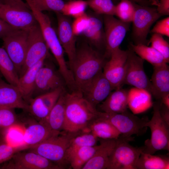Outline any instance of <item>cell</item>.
<instances>
[{
    "mask_svg": "<svg viewBox=\"0 0 169 169\" xmlns=\"http://www.w3.org/2000/svg\"><path fill=\"white\" fill-rule=\"evenodd\" d=\"M2 76V75L0 73V76Z\"/></svg>",
    "mask_w": 169,
    "mask_h": 169,
    "instance_id": "11a10c76",
    "label": "cell"
},
{
    "mask_svg": "<svg viewBox=\"0 0 169 169\" xmlns=\"http://www.w3.org/2000/svg\"><path fill=\"white\" fill-rule=\"evenodd\" d=\"M0 73L7 82L17 86L19 78L18 72L5 49L0 47Z\"/></svg>",
    "mask_w": 169,
    "mask_h": 169,
    "instance_id": "4dcf8cb0",
    "label": "cell"
},
{
    "mask_svg": "<svg viewBox=\"0 0 169 169\" xmlns=\"http://www.w3.org/2000/svg\"><path fill=\"white\" fill-rule=\"evenodd\" d=\"M127 58L123 84L146 90L151 94V81L144 69L145 60L129 48L127 50Z\"/></svg>",
    "mask_w": 169,
    "mask_h": 169,
    "instance_id": "30bf717a",
    "label": "cell"
},
{
    "mask_svg": "<svg viewBox=\"0 0 169 169\" xmlns=\"http://www.w3.org/2000/svg\"><path fill=\"white\" fill-rule=\"evenodd\" d=\"M135 13L133 2L129 0H120L115 7V15L126 23L132 22Z\"/></svg>",
    "mask_w": 169,
    "mask_h": 169,
    "instance_id": "74e56055",
    "label": "cell"
},
{
    "mask_svg": "<svg viewBox=\"0 0 169 169\" xmlns=\"http://www.w3.org/2000/svg\"></svg>",
    "mask_w": 169,
    "mask_h": 169,
    "instance_id": "9f6ffc18",
    "label": "cell"
},
{
    "mask_svg": "<svg viewBox=\"0 0 169 169\" xmlns=\"http://www.w3.org/2000/svg\"><path fill=\"white\" fill-rule=\"evenodd\" d=\"M14 109L0 108V136H5L8 130L17 121Z\"/></svg>",
    "mask_w": 169,
    "mask_h": 169,
    "instance_id": "f35d334b",
    "label": "cell"
},
{
    "mask_svg": "<svg viewBox=\"0 0 169 169\" xmlns=\"http://www.w3.org/2000/svg\"><path fill=\"white\" fill-rule=\"evenodd\" d=\"M159 112L160 115L163 120L169 125V109L161 103Z\"/></svg>",
    "mask_w": 169,
    "mask_h": 169,
    "instance_id": "c3c4849f",
    "label": "cell"
},
{
    "mask_svg": "<svg viewBox=\"0 0 169 169\" xmlns=\"http://www.w3.org/2000/svg\"><path fill=\"white\" fill-rule=\"evenodd\" d=\"M151 81V94L156 99L161 100L169 93V66L167 63L154 66Z\"/></svg>",
    "mask_w": 169,
    "mask_h": 169,
    "instance_id": "7402d4cb",
    "label": "cell"
},
{
    "mask_svg": "<svg viewBox=\"0 0 169 169\" xmlns=\"http://www.w3.org/2000/svg\"><path fill=\"white\" fill-rule=\"evenodd\" d=\"M55 13L58 21L57 34L64 53L68 56L69 68L75 55L76 36L73 32L72 21L70 17L60 13Z\"/></svg>",
    "mask_w": 169,
    "mask_h": 169,
    "instance_id": "e0dca14e",
    "label": "cell"
},
{
    "mask_svg": "<svg viewBox=\"0 0 169 169\" xmlns=\"http://www.w3.org/2000/svg\"><path fill=\"white\" fill-rule=\"evenodd\" d=\"M88 14L89 23L81 35L91 47L104 54L105 41L103 15L93 12Z\"/></svg>",
    "mask_w": 169,
    "mask_h": 169,
    "instance_id": "d6986e66",
    "label": "cell"
},
{
    "mask_svg": "<svg viewBox=\"0 0 169 169\" xmlns=\"http://www.w3.org/2000/svg\"><path fill=\"white\" fill-rule=\"evenodd\" d=\"M150 33L169 37V17L157 21Z\"/></svg>",
    "mask_w": 169,
    "mask_h": 169,
    "instance_id": "ee69618b",
    "label": "cell"
},
{
    "mask_svg": "<svg viewBox=\"0 0 169 169\" xmlns=\"http://www.w3.org/2000/svg\"><path fill=\"white\" fill-rule=\"evenodd\" d=\"M28 110L39 122H46L50 110L45 106L39 96L33 98L28 103Z\"/></svg>",
    "mask_w": 169,
    "mask_h": 169,
    "instance_id": "e575fe53",
    "label": "cell"
},
{
    "mask_svg": "<svg viewBox=\"0 0 169 169\" xmlns=\"http://www.w3.org/2000/svg\"><path fill=\"white\" fill-rule=\"evenodd\" d=\"M41 29L43 37L54 56L61 73L66 72L69 69L64 57V52L59 40L56 32L53 28L49 16L40 11L31 8Z\"/></svg>",
    "mask_w": 169,
    "mask_h": 169,
    "instance_id": "8992f818",
    "label": "cell"
},
{
    "mask_svg": "<svg viewBox=\"0 0 169 169\" xmlns=\"http://www.w3.org/2000/svg\"><path fill=\"white\" fill-rule=\"evenodd\" d=\"M116 139H100L99 148L82 169H107L110 158L115 145Z\"/></svg>",
    "mask_w": 169,
    "mask_h": 169,
    "instance_id": "44dd1931",
    "label": "cell"
},
{
    "mask_svg": "<svg viewBox=\"0 0 169 169\" xmlns=\"http://www.w3.org/2000/svg\"><path fill=\"white\" fill-rule=\"evenodd\" d=\"M161 100L153 103V116L145 125L150 129V139L145 141L144 146L140 147L141 152L153 154L159 150H169V125L161 117L159 112Z\"/></svg>",
    "mask_w": 169,
    "mask_h": 169,
    "instance_id": "277c9868",
    "label": "cell"
},
{
    "mask_svg": "<svg viewBox=\"0 0 169 169\" xmlns=\"http://www.w3.org/2000/svg\"><path fill=\"white\" fill-rule=\"evenodd\" d=\"M38 70L32 98L59 88H65V81L59 70L47 60Z\"/></svg>",
    "mask_w": 169,
    "mask_h": 169,
    "instance_id": "8fae6325",
    "label": "cell"
},
{
    "mask_svg": "<svg viewBox=\"0 0 169 169\" xmlns=\"http://www.w3.org/2000/svg\"><path fill=\"white\" fill-rule=\"evenodd\" d=\"M65 117L62 131L79 134L90 132L91 122L100 117L102 112L86 99L79 90L65 92Z\"/></svg>",
    "mask_w": 169,
    "mask_h": 169,
    "instance_id": "6da1fadb",
    "label": "cell"
},
{
    "mask_svg": "<svg viewBox=\"0 0 169 169\" xmlns=\"http://www.w3.org/2000/svg\"><path fill=\"white\" fill-rule=\"evenodd\" d=\"M49 50L38 23L29 29L25 58L19 74V77L40 60L47 58Z\"/></svg>",
    "mask_w": 169,
    "mask_h": 169,
    "instance_id": "ba28073f",
    "label": "cell"
},
{
    "mask_svg": "<svg viewBox=\"0 0 169 169\" xmlns=\"http://www.w3.org/2000/svg\"><path fill=\"white\" fill-rule=\"evenodd\" d=\"M5 136H0V144L1 143L6 141H5Z\"/></svg>",
    "mask_w": 169,
    "mask_h": 169,
    "instance_id": "f5cc1de1",
    "label": "cell"
},
{
    "mask_svg": "<svg viewBox=\"0 0 169 169\" xmlns=\"http://www.w3.org/2000/svg\"><path fill=\"white\" fill-rule=\"evenodd\" d=\"M127 58V50L118 48L112 53L103 68V73L113 90L121 88L123 84Z\"/></svg>",
    "mask_w": 169,
    "mask_h": 169,
    "instance_id": "9a60e30c",
    "label": "cell"
},
{
    "mask_svg": "<svg viewBox=\"0 0 169 169\" xmlns=\"http://www.w3.org/2000/svg\"><path fill=\"white\" fill-rule=\"evenodd\" d=\"M151 3L152 5L157 7L159 5V2L157 0H148Z\"/></svg>",
    "mask_w": 169,
    "mask_h": 169,
    "instance_id": "816d5d0a",
    "label": "cell"
},
{
    "mask_svg": "<svg viewBox=\"0 0 169 169\" xmlns=\"http://www.w3.org/2000/svg\"><path fill=\"white\" fill-rule=\"evenodd\" d=\"M102 116L110 122L124 136L141 135L147 129L145 124L149 120L147 118H140L127 110L119 114L102 112Z\"/></svg>",
    "mask_w": 169,
    "mask_h": 169,
    "instance_id": "9c48e42d",
    "label": "cell"
},
{
    "mask_svg": "<svg viewBox=\"0 0 169 169\" xmlns=\"http://www.w3.org/2000/svg\"><path fill=\"white\" fill-rule=\"evenodd\" d=\"M98 138L91 132L80 133L72 139L64 156L65 158L77 149L85 146L97 145Z\"/></svg>",
    "mask_w": 169,
    "mask_h": 169,
    "instance_id": "d6a6232c",
    "label": "cell"
},
{
    "mask_svg": "<svg viewBox=\"0 0 169 169\" xmlns=\"http://www.w3.org/2000/svg\"><path fill=\"white\" fill-rule=\"evenodd\" d=\"M135 13L133 23L132 36L135 44H143L148 46L149 41L147 39L152 25L161 16L156 8L142 6L133 2Z\"/></svg>",
    "mask_w": 169,
    "mask_h": 169,
    "instance_id": "5b68a950",
    "label": "cell"
},
{
    "mask_svg": "<svg viewBox=\"0 0 169 169\" xmlns=\"http://www.w3.org/2000/svg\"><path fill=\"white\" fill-rule=\"evenodd\" d=\"M87 6L86 1L70 0L65 3L61 13L75 18L84 14Z\"/></svg>",
    "mask_w": 169,
    "mask_h": 169,
    "instance_id": "8d00e7d4",
    "label": "cell"
},
{
    "mask_svg": "<svg viewBox=\"0 0 169 169\" xmlns=\"http://www.w3.org/2000/svg\"><path fill=\"white\" fill-rule=\"evenodd\" d=\"M17 29L0 18V38H3Z\"/></svg>",
    "mask_w": 169,
    "mask_h": 169,
    "instance_id": "7dc6e473",
    "label": "cell"
},
{
    "mask_svg": "<svg viewBox=\"0 0 169 169\" xmlns=\"http://www.w3.org/2000/svg\"><path fill=\"white\" fill-rule=\"evenodd\" d=\"M99 146H85L77 149L65 158V165L69 164L73 169H82L94 156Z\"/></svg>",
    "mask_w": 169,
    "mask_h": 169,
    "instance_id": "f1b7e54d",
    "label": "cell"
},
{
    "mask_svg": "<svg viewBox=\"0 0 169 169\" xmlns=\"http://www.w3.org/2000/svg\"><path fill=\"white\" fill-rule=\"evenodd\" d=\"M28 149L25 145L12 146L6 141L0 144V164L10 160L17 152Z\"/></svg>",
    "mask_w": 169,
    "mask_h": 169,
    "instance_id": "60d3db41",
    "label": "cell"
},
{
    "mask_svg": "<svg viewBox=\"0 0 169 169\" xmlns=\"http://www.w3.org/2000/svg\"><path fill=\"white\" fill-rule=\"evenodd\" d=\"M79 134L62 131L29 148L30 151L37 153L65 168L64 158L67 150L72 139Z\"/></svg>",
    "mask_w": 169,
    "mask_h": 169,
    "instance_id": "3957f363",
    "label": "cell"
},
{
    "mask_svg": "<svg viewBox=\"0 0 169 169\" xmlns=\"http://www.w3.org/2000/svg\"><path fill=\"white\" fill-rule=\"evenodd\" d=\"M151 96L146 90L132 88L128 91V106L135 114L144 111L153 105Z\"/></svg>",
    "mask_w": 169,
    "mask_h": 169,
    "instance_id": "484cf974",
    "label": "cell"
},
{
    "mask_svg": "<svg viewBox=\"0 0 169 169\" xmlns=\"http://www.w3.org/2000/svg\"><path fill=\"white\" fill-rule=\"evenodd\" d=\"M4 2L3 0H0V5L3 4Z\"/></svg>",
    "mask_w": 169,
    "mask_h": 169,
    "instance_id": "db71d44e",
    "label": "cell"
},
{
    "mask_svg": "<svg viewBox=\"0 0 169 169\" xmlns=\"http://www.w3.org/2000/svg\"><path fill=\"white\" fill-rule=\"evenodd\" d=\"M30 8L39 11L61 13L65 3L63 0H25Z\"/></svg>",
    "mask_w": 169,
    "mask_h": 169,
    "instance_id": "836d02e7",
    "label": "cell"
},
{
    "mask_svg": "<svg viewBox=\"0 0 169 169\" xmlns=\"http://www.w3.org/2000/svg\"><path fill=\"white\" fill-rule=\"evenodd\" d=\"M95 119L89 127L91 132L98 138L102 139H116L121 135L116 128L102 116Z\"/></svg>",
    "mask_w": 169,
    "mask_h": 169,
    "instance_id": "4316f807",
    "label": "cell"
},
{
    "mask_svg": "<svg viewBox=\"0 0 169 169\" xmlns=\"http://www.w3.org/2000/svg\"><path fill=\"white\" fill-rule=\"evenodd\" d=\"M132 137L120 135L110 158L107 169H136L135 166L141 154L140 148L135 147L129 142Z\"/></svg>",
    "mask_w": 169,
    "mask_h": 169,
    "instance_id": "52a82bcc",
    "label": "cell"
},
{
    "mask_svg": "<svg viewBox=\"0 0 169 169\" xmlns=\"http://www.w3.org/2000/svg\"><path fill=\"white\" fill-rule=\"evenodd\" d=\"M16 153L1 168L5 169H63V167L35 152Z\"/></svg>",
    "mask_w": 169,
    "mask_h": 169,
    "instance_id": "5bb4252c",
    "label": "cell"
},
{
    "mask_svg": "<svg viewBox=\"0 0 169 169\" xmlns=\"http://www.w3.org/2000/svg\"><path fill=\"white\" fill-rule=\"evenodd\" d=\"M104 54L85 41L76 46L75 55L69 69L79 89L103 70L107 61Z\"/></svg>",
    "mask_w": 169,
    "mask_h": 169,
    "instance_id": "7a4b0ae2",
    "label": "cell"
},
{
    "mask_svg": "<svg viewBox=\"0 0 169 169\" xmlns=\"http://www.w3.org/2000/svg\"><path fill=\"white\" fill-rule=\"evenodd\" d=\"M84 98L93 105H97L104 100L113 88L101 71L79 89Z\"/></svg>",
    "mask_w": 169,
    "mask_h": 169,
    "instance_id": "2e32d148",
    "label": "cell"
},
{
    "mask_svg": "<svg viewBox=\"0 0 169 169\" xmlns=\"http://www.w3.org/2000/svg\"><path fill=\"white\" fill-rule=\"evenodd\" d=\"M135 168L136 169H169V157L154 155L141 151Z\"/></svg>",
    "mask_w": 169,
    "mask_h": 169,
    "instance_id": "f546056e",
    "label": "cell"
},
{
    "mask_svg": "<svg viewBox=\"0 0 169 169\" xmlns=\"http://www.w3.org/2000/svg\"><path fill=\"white\" fill-rule=\"evenodd\" d=\"M65 88H60L39 96L45 106L50 111L56 104Z\"/></svg>",
    "mask_w": 169,
    "mask_h": 169,
    "instance_id": "b9f144b4",
    "label": "cell"
},
{
    "mask_svg": "<svg viewBox=\"0 0 169 169\" xmlns=\"http://www.w3.org/2000/svg\"><path fill=\"white\" fill-rule=\"evenodd\" d=\"M88 6L98 14L115 15V7L112 0H87Z\"/></svg>",
    "mask_w": 169,
    "mask_h": 169,
    "instance_id": "d590c367",
    "label": "cell"
},
{
    "mask_svg": "<svg viewBox=\"0 0 169 169\" xmlns=\"http://www.w3.org/2000/svg\"><path fill=\"white\" fill-rule=\"evenodd\" d=\"M0 76V108L28 110V104L24 100L17 86L6 82Z\"/></svg>",
    "mask_w": 169,
    "mask_h": 169,
    "instance_id": "ffe728a7",
    "label": "cell"
},
{
    "mask_svg": "<svg viewBox=\"0 0 169 169\" xmlns=\"http://www.w3.org/2000/svg\"><path fill=\"white\" fill-rule=\"evenodd\" d=\"M149 41L151 46L158 51L163 56L166 63L169 62V44L162 35L152 33Z\"/></svg>",
    "mask_w": 169,
    "mask_h": 169,
    "instance_id": "ab89813d",
    "label": "cell"
},
{
    "mask_svg": "<svg viewBox=\"0 0 169 169\" xmlns=\"http://www.w3.org/2000/svg\"><path fill=\"white\" fill-rule=\"evenodd\" d=\"M47 58L40 60L19 77L17 87L24 100L28 104L32 98L37 72Z\"/></svg>",
    "mask_w": 169,
    "mask_h": 169,
    "instance_id": "d4e9b609",
    "label": "cell"
},
{
    "mask_svg": "<svg viewBox=\"0 0 169 169\" xmlns=\"http://www.w3.org/2000/svg\"><path fill=\"white\" fill-rule=\"evenodd\" d=\"M56 133L51 130L46 122L32 124L27 127L23 133L24 143L29 149Z\"/></svg>",
    "mask_w": 169,
    "mask_h": 169,
    "instance_id": "cb8c5ba5",
    "label": "cell"
},
{
    "mask_svg": "<svg viewBox=\"0 0 169 169\" xmlns=\"http://www.w3.org/2000/svg\"><path fill=\"white\" fill-rule=\"evenodd\" d=\"M103 17L105 41L104 56L109 59L112 53L119 48L129 30L130 23L116 19L113 15H104Z\"/></svg>",
    "mask_w": 169,
    "mask_h": 169,
    "instance_id": "4fadbf2b",
    "label": "cell"
},
{
    "mask_svg": "<svg viewBox=\"0 0 169 169\" xmlns=\"http://www.w3.org/2000/svg\"><path fill=\"white\" fill-rule=\"evenodd\" d=\"M161 100L162 103L169 109V93L163 96Z\"/></svg>",
    "mask_w": 169,
    "mask_h": 169,
    "instance_id": "f907efd6",
    "label": "cell"
},
{
    "mask_svg": "<svg viewBox=\"0 0 169 169\" xmlns=\"http://www.w3.org/2000/svg\"><path fill=\"white\" fill-rule=\"evenodd\" d=\"M130 48L139 57L151 64L153 66L166 63L162 55L151 46L143 44H130Z\"/></svg>",
    "mask_w": 169,
    "mask_h": 169,
    "instance_id": "1f68e13d",
    "label": "cell"
},
{
    "mask_svg": "<svg viewBox=\"0 0 169 169\" xmlns=\"http://www.w3.org/2000/svg\"><path fill=\"white\" fill-rule=\"evenodd\" d=\"M115 90L100 105V108L102 112L119 114L127 110L129 90L120 88Z\"/></svg>",
    "mask_w": 169,
    "mask_h": 169,
    "instance_id": "603a6c76",
    "label": "cell"
},
{
    "mask_svg": "<svg viewBox=\"0 0 169 169\" xmlns=\"http://www.w3.org/2000/svg\"><path fill=\"white\" fill-rule=\"evenodd\" d=\"M4 3L9 6L20 9H30L28 5L23 0H3Z\"/></svg>",
    "mask_w": 169,
    "mask_h": 169,
    "instance_id": "f6af8a7d",
    "label": "cell"
},
{
    "mask_svg": "<svg viewBox=\"0 0 169 169\" xmlns=\"http://www.w3.org/2000/svg\"><path fill=\"white\" fill-rule=\"evenodd\" d=\"M132 2L142 6H151V2L148 0H129Z\"/></svg>",
    "mask_w": 169,
    "mask_h": 169,
    "instance_id": "681fc988",
    "label": "cell"
},
{
    "mask_svg": "<svg viewBox=\"0 0 169 169\" xmlns=\"http://www.w3.org/2000/svg\"><path fill=\"white\" fill-rule=\"evenodd\" d=\"M159 5L156 8L158 13L161 16L169 15V0H157Z\"/></svg>",
    "mask_w": 169,
    "mask_h": 169,
    "instance_id": "bcb514c9",
    "label": "cell"
},
{
    "mask_svg": "<svg viewBox=\"0 0 169 169\" xmlns=\"http://www.w3.org/2000/svg\"><path fill=\"white\" fill-rule=\"evenodd\" d=\"M0 18L17 29H28L38 23L30 9H18L4 4L0 5Z\"/></svg>",
    "mask_w": 169,
    "mask_h": 169,
    "instance_id": "ac0fdd59",
    "label": "cell"
},
{
    "mask_svg": "<svg viewBox=\"0 0 169 169\" xmlns=\"http://www.w3.org/2000/svg\"><path fill=\"white\" fill-rule=\"evenodd\" d=\"M29 29H17L2 38L3 47L13 63L18 75L25 58Z\"/></svg>",
    "mask_w": 169,
    "mask_h": 169,
    "instance_id": "7c38bea8",
    "label": "cell"
},
{
    "mask_svg": "<svg viewBox=\"0 0 169 169\" xmlns=\"http://www.w3.org/2000/svg\"><path fill=\"white\" fill-rule=\"evenodd\" d=\"M64 90L50 110L47 123L52 131L55 132L62 131L65 117Z\"/></svg>",
    "mask_w": 169,
    "mask_h": 169,
    "instance_id": "83f0119b",
    "label": "cell"
},
{
    "mask_svg": "<svg viewBox=\"0 0 169 169\" xmlns=\"http://www.w3.org/2000/svg\"><path fill=\"white\" fill-rule=\"evenodd\" d=\"M89 21L88 13H85L82 16L74 18L72 23L73 32L76 36L81 35L87 27Z\"/></svg>",
    "mask_w": 169,
    "mask_h": 169,
    "instance_id": "7bdbcfd3",
    "label": "cell"
}]
</instances>
